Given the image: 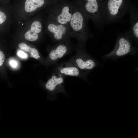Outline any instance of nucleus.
<instances>
[{
  "instance_id": "obj_1",
  "label": "nucleus",
  "mask_w": 138,
  "mask_h": 138,
  "mask_svg": "<svg viewBox=\"0 0 138 138\" xmlns=\"http://www.w3.org/2000/svg\"><path fill=\"white\" fill-rule=\"evenodd\" d=\"M88 19L78 7H74L69 24L73 37L80 43L85 42L91 34L88 25Z\"/></svg>"
},
{
  "instance_id": "obj_2",
  "label": "nucleus",
  "mask_w": 138,
  "mask_h": 138,
  "mask_svg": "<svg viewBox=\"0 0 138 138\" xmlns=\"http://www.w3.org/2000/svg\"><path fill=\"white\" fill-rule=\"evenodd\" d=\"M123 0H108L102 6V16L104 24L121 22L129 8L124 4Z\"/></svg>"
},
{
  "instance_id": "obj_3",
  "label": "nucleus",
  "mask_w": 138,
  "mask_h": 138,
  "mask_svg": "<svg viewBox=\"0 0 138 138\" xmlns=\"http://www.w3.org/2000/svg\"><path fill=\"white\" fill-rule=\"evenodd\" d=\"M49 21L47 29L54 42L71 43L70 39L73 37L69 26L58 23L50 18Z\"/></svg>"
},
{
  "instance_id": "obj_4",
  "label": "nucleus",
  "mask_w": 138,
  "mask_h": 138,
  "mask_svg": "<svg viewBox=\"0 0 138 138\" xmlns=\"http://www.w3.org/2000/svg\"><path fill=\"white\" fill-rule=\"evenodd\" d=\"M54 6L50 11V18L58 23L69 26L74 7L68 5Z\"/></svg>"
},
{
  "instance_id": "obj_5",
  "label": "nucleus",
  "mask_w": 138,
  "mask_h": 138,
  "mask_svg": "<svg viewBox=\"0 0 138 138\" xmlns=\"http://www.w3.org/2000/svg\"><path fill=\"white\" fill-rule=\"evenodd\" d=\"M73 48L71 43L58 42L49 53V56L51 61L55 63L59 59L70 53Z\"/></svg>"
},
{
  "instance_id": "obj_6",
  "label": "nucleus",
  "mask_w": 138,
  "mask_h": 138,
  "mask_svg": "<svg viewBox=\"0 0 138 138\" xmlns=\"http://www.w3.org/2000/svg\"><path fill=\"white\" fill-rule=\"evenodd\" d=\"M65 77L55 71L45 84L46 88L49 91L54 92V94L59 93H65L64 82Z\"/></svg>"
},
{
  "instance_id": "obj_7",
  "label": "nucleus",
  "mask_w": 138,
  "mask_h": 138,
  "mask_svg": "<svg viewBox=\"0 0 138 138\" xmlns=\"http://www.w3.org/2000/svg\"><path fill=\"white\" fill-rule=\"evenodd\" d=\"M130 27L127 31L129 36L137 39L138 38V11L136 8H129Z\"/></svg>"
},
{
  "instance_id": "obj_8",
  "label": "nucleus",
  "mask_w": 138,
  "mask_h": 138,
  "mask_svg": "<svg viewBox=\"0 0 138 138\" xmlns=\"http://www.w3.org/2000/svg\"><path fill=\"white\" fill-rule=\"evenodd\" d=\"M67 62L77 67L80 71L91 70L95 65V63L92 60H84L78 55H75Z\"/></svg>"
},
{
  "instance_id": "obj_9",
  "label": "nucleus",
  "mask_w": 138,
  "mask_h": 138,
  "mask_svg": "<svg viewBox=\"0 0 138 138\" xmlns=\"http://www.w3.org/2000/svg\"><path fill=\"white\" fill-rule=\"evenodd\" d=\"M55 72L62 75L78 77L80 75V70L76 66L66 62L61 64Z\"/></svg>"
},
{
  "instance_id": "obj_10",
  "label": "nucleus",
  "mask_w": 138,
  "mask_h": 138,
  "mask_svg": "<svg viewBox=\"0 0 138 138\" xmlns=\"http://www.w3.org/2000/svg\"><path fill=\"white\" fill-rule=\"evenodd\" d=\"M120 34L118 42V48L116 54L118 56H121L129 53L131 49V45L129 40L125 37L126 32Z\"/></svg>"
},
{
  "instance_id": "obj_11",
  "label": "nucleus",
  "mask_w": 138,
  "mask_h": 138,
  "mask_svg": "<svg viewBox=\"0 0 138 138\" xmlns=\"http://www.w3.org/2000/svg\"><path fill=\"white\" fill-rule=\"evenodd\" d=\"M44 0H26L25 3V11L30 12L40 8L43 6Z\"/></svg>"
},
{
  "instance_id": "obj_12",
  "label": "nucleus",
  "mask_w": 138,
  "mask_h": 138,
  "mask_svg": "<svg viewBox=\"0 0 138 138\" xmlns=\"http://www.w3.org/2000/svg\"><path fill=\"white\" fill-rule=\"evenodd\" d=\"M25 37L27 40L31 41H34L38 39L39 36L38 34L30 30H29L26 33Z\"/></svg>"
},
{
  "instance_id": "obj_13",
  "label": "nucleus",
  "mask_w": 138,
  "mask_h": 138,
  "mask_svg": "<svg viewBox=\"0 0 138 138\" xmlns=\"http://www.w3.org/2000/svg\"><path fill=\"white\" fill-rule=\"evenodd\" d=\"M42 30V25L41 22L38 21L34 22L32 24L30 30L37 33H39Z\"/></svg>"
},
{
  "instance_id": "obj_14",
  "label": "nucleus",
  "mask_w": 138,
  "mask_h": 138,
  "mask_svg": "<svg viewBox=\"0 0 138 138\" xmlns=\"http://www.w3.org/2000/svg\"><path fill=\"white\" fill-rule=\"evenodd\" d=\"M19 47L22 50L28 52L31 54L35 49V48H31L24 42H21L19 44Z\"/></svg>"
},
{
  "instance_id": "obj_15",
  "label": "nucleus",
  "mask_w": 138,
  "mask_h": 138,
  "mask_svg": "<svg viewBox=\"0 0 138 138\" xmlns=\"http://www.w3.org/2000/svg\"><path fill=\"white\" fill-rule=\"evenodd\" d=\"M6 19V16L5 14L0 11V24L5 21Z\"/></svg>"
},
{
  "instance_id": "obj_16",
  "label": "nucleus",
  "mask_w": 138,
  "mask_h": 138,
  "mask_svg": "<svg viewBox=\"0 0 138 138\" xmlns=\"http://www.w3.org/2000/svg\"><path fill=\"white\" fill-rule=\"evenodd\" d=\"M18 55L22 58H25L27 57V54L22 51H19L18 53Z\"/></svg>"
},
{
  "instance_id": "obj_17",
  "label": "nucleus",
  "mask_w": 138,
  "mask_h": 138,
  "mask_svg": "<svg viewBox=\"0 0 138 138\" xmlns=\"http://www.w3.org/2000/svg\"><path fill=\"white\" fill-rule=\"evenodd\" d=\"M10 64L14 67H16L17 65L16 62L14 60L11 61L10 62Z\"/></svg>"
},
{
  "instance_id": "obj_18",
  "label": "nucleus",
  "mask_w": 138,
  "mask_h": 138,
  "mask_svg": "<svg viewBox=\"0 0 138 138\" xmlns=\"http://www.w3.org/2000/svg\"><path fill=\"white\" fill-rule=\"evenodd\" d=\"M0 53H1V51H0ZM2 65L1 64V62L0 61V66Z\"/></svg>"
}]
</instances>
